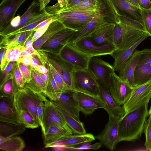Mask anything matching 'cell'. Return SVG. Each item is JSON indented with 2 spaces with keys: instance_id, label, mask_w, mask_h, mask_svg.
Returning <instances> with one entry per match:
<instances>
[{
  "instance_id": "10",
  "label": "cell",
  "mask_w": 151,
  "mask_h": 151,
  "mask_svg": "<svg viewBox=\"0 0 151 151\" xmlns=\"http://www.w3.org/2000/svg\"><path fill=\"white\" fill-rule=\"evenodd\" d=\"M88 69L95 75L99 84L109 91L110 75L115 72L112 65L98 57H93L90 61Z\"/></svg>"
},
{
  "instance_id": "49",
  "label": "cell",
  "mask_w": 151,
  "mask_h": 151,
  "mask_svg": "<svg viewBox=\"0 0 151 151\" xmlns=\"http://www.w3.org/2000/svg\"><path fill=\"white\" fill-rule=\"evenodd\" d=\"M44 106V102L42 101L39 104L37 109V118L41 127L42 126Z\"/></svg>"
},
{
  "instance_id": "56",
  "label": "cell",
  "mask_w": 151,
  "mask_h": 151,
  "mask_svg": "<svg viewBox=\"0 0 151 151\" xmlns=\"http://www.w3.org/2000/svg\"><path fill=\"white\" fill-rule=\"evenodd\" d=\"M23 56L31 58L34 57V55H35L32 51L27 48L24 47L23 49Z\"/></svg>"
},
{
  "instance_id": "53",
  "label": "cell",
  "mask_w": 151,
  "mask_h": 151,
  "mask_svg": "<svg viewBox=\"0 0 151 151\" xmlns=\"http://www.w3.org/2000/svg\"><path fill=\"white\" fill-rule=\"evenodd\" d=\"M140 9H151V1L150 0H137Z\"/></svg>"
},
{
  "instance_id": "40",
  "label": "cell",
  "mask_w": 151,
  "mask_h": 151,
  "mask_svg": "<svg viewBox=\"0 0 151 151\" xmlns=\"http://www.w3.org/2000/svg\"><path fill=\"white\" fill-rule=\"evenodd\" d=\"M17 65V62H10L4 71H1L0 75V88L9 79L14 78L13 70Z\"/></svg>"
},
{
  "instance_id": "44",
  "label": "cell",
  "mask_w": 151,
  "mask_h": 151,
  "mask_svg": "<svg viewBox=\"0 0 151 151\" xmlns=\"http://www.w3.org/2000/svg\"><path fill=\"white\" fill-rule=\"evenodd\" d=\"M17 65L22 75L25 84L32 79L31 66H27L20 62H17Z\"/></svg>"
},
{
  "instance_id": "24",
  "label": "cell",
  "mask_w": 151,
  "mask_h": 151,
  "mask_svg": "<svg viewBox=\"0 0 151 151\" xmlns=\"http://www.w3.org/2000/svg\"><path fill=\"white\" fill-rule=\"evenodd\" d=\"M40 0H34L26 11L20 17L18 26L14 28H5L0 31L2 37L25 26L32 19L39 14L40 12Z\"/></svg>"
},
{
  "instance_id": "58",
  "label": "cell",
  "mask_w": 151,
  "mask_h": 151,
  "mask_svg": "<svg viewBox=\"0 0 151 151\" xmlns=\"http://www.w3.org/2000/svg\"><path fill=\"white\" fill-rule=\"evenodd\" d=\"M37 71L43 73H46L48 72L49 70L46 66L40 65L38 66Z\"/></svg>"
},
{
  "instance_id": "23",
  "label": "cell",
  "mask_w": 151,
  "mask_h": 151,
  "mask_svg": "<svg viewBox=\"0 0 151 151\" xmlns=\"http://www.w3.org/2000/svg\"><path fill=\"white\" fill-rule=\"evenodd\" d=\"M140 54V51L135 50L132 56L119 71V77L133 88H134V74L138 62Z\"/></svg>"
},
{
  "instance_id": "48",
  "label": "cell",
  "mask_w": 151,
  "mask_h": 151,
  "mask_svg": "<svg viewBox=\"0 0 151 151\" xmlns=\"http://www.w3.org/2000/svg\"><path fill=\"white\" fill-rule=\"evenodd\" d=\"M90 142L85 143L80 147H74L75 150H97L101 147V144L100 142H96L93 144H90Z\"/></svg>"
},
{
  "instance_id": "29",
  "label": "cell",
  "mask_w": 151,
  "mask_h": 151,
  "mask_svg": "<svg viewBox=\"0 0 151 151\" xmlns=\"http://www.w3.org/2000/svg\"><path fill=\"white\" fill-rule=\"evenodd\" d=\"M151 81V66L137 64L133 76L134 88Z\"/></svg>"
},
{
  "instance_id": "32",
  "label": "cell",
  "mask_w": 151,
  "mask_h": 151,
  "mask_svg": "<svg viewBox=\"0 0 151 151\" xmlns=\"http://www.w3.org/2000/svg\"><path fill=\"white\" fill-rule=\"evenodd\" d=\"M35 32L32 30L18 33L7 38L1 37L2 38L0 47H6L19 45H21L24 47L25 42Z\"/></svg>"
},
{
  "instance_id": "43",
  "label": "cell",
  "mask_w": 151,
  "mask_h": 151,
  "mask_svg": "<svg viewBox=\"0 0 151 151\" xmlns=\"http://www.w3.org/2000/svg\"><path fill=\"white\" fill-rule=\"evenodd\" d=\"M143 20L146 32L151 37V9H141Z\"/></svg>"
},
{
  "instance_id": "18",
  "label": "cell",
  "mask_w": 151,
  "mask_h": 151,
  "mask_svg": "<svg viewBox=\"0 0 151 151\" xmlns=\"http://www.w3.org/2000/svg\"><path fill=\"white\" fill-rule=\"evenodd\" d=\"M26 0H2L0 4V31L10 23L18 9Z\"/></svg>"
},
{
  "instance_id": "17",
  "label": "cell",
  "mask_w": 151,
  "mask_h": 151,
  "mask_svg": "<svg viewBox=\"0 0 151 151\" xmlns=\"http://www.w3.org/2000/svg\"><path fill=\"white\" fill-rule=\"evenodd\" d=\"M111 0L115 6L119 17H123L138 22L144 25L141 10L139 7L126 0Z\"/></svg>"
},
{
  "instance_id": "54",
  "label": "cell",
  "mask_w": 151,
  "mask_h": 151,
  "mask_svg": "<svg viewBox=\"0 0 151 151\" xmlns=\"http://www.w3.org/2000/svg\"><path fill=\"white\" fill-rule=\"evenodd\" d=\"M40 61L34 57L32 58L31 66L37 70L38 66L41 64Z\"/></svg>"
},
{
  "instance_id": "57",
  "label": "cell",
  "mask_w": 151,
  "mask_h": 151,
  "mask_svg": "<svg viewBox=\"0 0 151 151\" xmlns=\"http://www.w3.org/2000/svg\"><path fill=\"white\" fill-rule=\"evenodd\" d=\"M83 0H68V4L65 8L72 7L80 3Z\"/></svg>"
},
{
  "instance_id": "26",
  "label": "cell",
  "mask_w": 151,
  "mask_h": 151,
  "mask_svg": "<svg viewBox=\"0 0 151 151\" xmlns=\"http://www.w3.org/2000/svg\"><path fill=\"white\" fill-rule=\"evenodd\" d=\"M99 85L100 96L105 104L104 109L109 116H114L124 114L125 111L123 106H122L117 104L110 95L109 91L106 90Z\"/></svg>"
},
{
  "instance_id": "31",
  "label": "cell",
  "mask_w": 151,
  "mask_h": 151,
  "mask_svg": "<svg viewBox=\"0 0 151 151\" xmlns=\"http://www.w3.org/2000/svg\"><path fill=\"white\" fill-rule=\"evenodd\" d=\"M56 106L58 111L66 124L71 129L73 133L75 134L86 133L83 123L80 121L77 120L70 114L58 106L56 105Z\"/></svg>"
},
{
  "instance_id": "46",
  "label": "cell",
  "mask_w": 151,
  "mask_h": 151,
  "mask_svg": "<svg viewBox=\"0 0 151 151\" xmlns=\"http://www.w3.org/2000/svg\"><path fill=\"white\" fill-rule=\"evenodd\" d=\"M14 78L18 88H22L24 87L25 83L23 76L17 65L13 70Z\"/></svg>"
},
{
  "instance_id": "5",
  "label": "cell",
  "mask_w": 151,
  "mask_h": 151,
  "mask_svg": "<svg viewBox=\"0 0 151 151\" xmlns=\"http://www.w3.org/2000/svg\"><path fill=\"white\" fill-rule=\"evenodd\" d=\"M37 55L51 64L63 77L67 86V91H73L72 73L74 68L70 64L63 60L56 53L41 50L37 51Z\"/></svg>"
},
{
  "instance_id": "3",
  "label": "cell",
  "mask_w": 151,
  "mask_h": 151,
  "mask_svg": "<svg viewBox=\"0 0 151 151\" xmlns=\"http://www.w3.org/2000/svg\"><path fill=\"white\" fill-rule=\"evenodd\" d=\"M14 98L15 107L19 114L21 111H28L39 123L37 109L40 103L42 101L44 102L47 99L44 95L36 93L28 88L24 87L18 88Z\"/></svg>"
},
{
  "instance_id": "21",
  "label": "cell",
  "mask_w": 151,
  "mask_h": 151,
  "mask_svg": "<svg viewBox=\"0 0 151 151\" xmlns=\"http://www.w3.org/2000/svg\"><path fill=\"white\" fill-rule=\"evenodd\" d=\"M115 25L114 22L106 21L97 27L88 37L93 43L97 45L106 44L112 45V32Z\"/></svg>"
},
{
  "instance_id": "50",
  "label": "cell",
  "mask_w": 151,
  "mask_h": 151,
  "mask_svg": "<svg viewBox=\"0 0 151 151\" xmlns=\"http://www.w3.org/2000/svg\"><path fill=\"white\" fill-rule=\"evenodd\" d=\"M55 19L53 17L49 18L41 22L32 30L35 31L43 28L49 25L51 22Z\"/></svg>"
},
{
  "instance_id": "12",
  "label": "cell",
  "mask_w": 151,
  "mask_h": 151,
  "mask_svg": "<svg viewBox=\"0 0 151 151\" xmlns=\"http://www.w3.org/2000/svg\"><path fill=\"white\" fill-rule=\"evenodd\" d=\"M128 84L123 81L115 72L110 75L109 92L116 103L123 106L127 101L133 90Z\"/></svg>"
},
{
  "instance_id": "8",
  "label": "cell",
  "mask_w": 151,
  "mask_h": 151,
  "mask_svg": "<svg viewBox=\"0 0 151 151\" xmlns=\"http://www.w3.org/2000/svg\"><path fill=\"white\" fill-rule=\"evenodd\" d=\"M151 98V81L133 88L129 99L123 105L124 115L148 104Z\"/></svg>"
},
{
  "instance_id": "42",
  "label": "cell",
  "mask_w": 151,
  "mask_h": 151,
  "mask_svg": "<svg viewBox=\"0 0 151 151\" xmlns=\"http://www.w3.org/2000/svg\"><path fill=\"white\" fill-rule=\"evenodd\" d=\"M18 88L14 78L8 80L0 88V91L11 97H14Z\"/></svg>"
},
{
  "instance_id": "55",
  "label": "cell",
  "mask_w": 151,
  "mask_h": 151,
  "mask_svg": "<svg viewBox=\"0 0 151 151\" xmlns=\"http://www.w3.org/2000/svg\"><path fill=\"white\" fill-rule=\"evenodd\" d=\"M32 58L23 56L19 62H20L27 66L31 65Z\"/></svg>"
},
{
  "instance_id": "39",
  "label": "cell",
  "mask_w": 151,
  "mask_h": 151,
  "mask_svg": "<svg viewBox=\"0 0 151 151\" xmlns=\"http://www.w3.org/2000/svg\"><path fill=\"white\" fill-rule=\"evenodd\" d=\"M19 116L21 123L23 124L26 128L33 129L38 127L40 126L39 123L28 111L25 110L20 111Z\"/></svg>"
},
{
  "instance_id": "25",
  "label": "cell",
  "mask_w": 151,
  "mask_h": 151,
  "mask_svg": "<svg viewBox=\"0 0 151 151\" xmlns=\"http://www.w3.org/2000/svg\"><path fill=\"white\" fill-rule=\"evenodd\" d=\"M148 37V35L144 36L134 45L127 48L122 50L116 49L114 51L111 56L114 60L112 65L115 71H119L132 56L136 48Z\"/></svg>"
},
{
  "instance_id": "4",
  "label": "cell",
  "mask_w": 151,
  "mask_h": 151,
  "mask_svg": "<svg viewBox=\"0 0 151 151\" xmlns=\"http://www.w3.org/2000/svg\"><path fill=\"white\" fill-rule=\"evenodd\" d=\"M72 81L73 90L100 96L99 84L89 69H74L72 73Z\"/></svg>"
},
{
  "instance_id": "36",
  "label": "cell",
  "mask_w": 151,
  "mask_h": 151,
  "mask_svg": "<svg viewBox=\"0 0 151 151\" xmlns=\"http://www.w3.org/2000/svg\"><path fill=\"white\" fill-rule=\"evenodd\" d=\"M96 10L81 16L68 23L65 26L76 32L78 31L93 19Z\"/></svg>"
},
{
  "instance_id": "16",
  "label": "cell",
  "mask_w": 151,
  "mask_h": 151,
  "mask_svg": "<svg viewBox=\"0 0 151 151\" xmlns=\"http://www.w3.org/2000/svg\"><path fill=\"white\" fill-rule=\"evenodd\" d=\"M70 28H66L55 34L42 46L40 50L58 53L67 43L75 32Z\"/></svg>"
},
{
  "instance_id": "30",
  "label": "cell",
  "mask_w": 151,
  "mask_h": 151,
  "mask_svg": "<svg viewBox=\"0 0 151 151\" xmlns=\"http://www.w3.org/2000/svg\"><path fill=\"white\" fill-rule=\"evenodd\" d=\"M6 47L7 50L5 58L0 63L1 71L4 70L10 62H19L23 57V49L24 47L21 45Z\"/></svg>"
},
{
  "instance_id": "45",
  "label": "cell",
  "mask_w": 151,
  "mask_h": 151,
  "mask_svg": "<svg viewBox=\"0 0 151 151\" xmlns=\"http://www.w3.org/2000/svg\"><path fill=\"white\" fill-rule=\"evenodd\" d=\"M138 64H144L151 66V49H145L140 51Z\"/></svg>"
},
{
  "instance_id": "47",
  "label": "cell",
  "mask_w": 151,
  "mask_h": 151,
  "mask_svg": "<svg viewBox=\"0 0 151 151\" xmlns=\"http://www.w3.org/2000/svg\"><path fill=\"white\" fill-rule=\"evenodd\" d=\"M71 7L88 8L102 10L99 7L95 0H83L78 4Z\"/></svg>"
},
{
  "instance_id": "34",
  "label": "cell",
  "mask_w": 151,
  "mask_h": 151,
  "mask_svg": "<svg viewBox=\"0 0 151 151\" xmlns=\"http://www.w3.org/2000/svg\"><path fill=\"white\" fill-rule=\"evenodd\" d=\"M53 17L52 15L49 14L45 11L43 10L40 13L29 22L25 26L18 30L1 37L7 38L22 32L32 30L41 22Z\"/></svg>"
},
{
  "instance_id": "1",
  "label": "cell",
  "mask_w": 151,
  "mask_h": 151,
  "mask_svg": "<svg viewBox=\"0 0 151 151\" xmlns=\"http://www.w3.org/2000/svg\"><path fill=\"white\" fill-rule=\"evenodd\" d=\"M148 104L124 115L119 124V142L134 141L141 137L145 122L149 116Z\"/></svg>"
},
{
  "instance_id": "37",
  "label": "cell",
  "mask_w": 151,
  "mask_h": 151,
  "mask_svg": "<svg viewBox=\"0 0 151 151\" xmlns=\"http://www.w3.org/2000/svg\"><path fill=\"white\" fill-rule=\"evenodd\" d=\"M32 79L28 83L25 84L24 87L27 88L34 92L46 95L45 87L41 79L31 66Z\"/></svg>"
},
{
  "instance_id": "61",
  "label": "cell",
  "mask_w": 151,
  "mask_h": 151,
  "mask_svg": "<svg viewBox=\"0 0 151 151\" xmlns=\"http://www.w3.org/2000/svg\"><path fill=\"white\" fill-rule=\"evenodd\" d=\"M149 111H150L151 112V106H150V107L149 110Z\"/></svg>"
},
{
  "instance_id": "60",
  "label": "cell",
  "mask_w": 151,
  "mask_h": 151,
  "mask_svg": "<svg viewBox=\"0 0 151 151\" xmlns=\"http://www.w3.org/2000/svg\"><path fill=\"white\" fill-rule=\"evenodd\" d=\"M103 0H95V1L99 7L102 10L104 8V5L103 3Z\"/></svg>"
},
{
  "instance_id": "51",
  "label": "cell",
  "mask_w": 151,
  "mask_h": 151,
  "mask_svg": "<svg viewBox=\"0 0 151 151\" xmlns=\"http://www.w3.org/2000/svg\"><path fill=\"white\" fill-rule=\"evenodd\" d=\"M34 70L43 82L46 89L49 83V78L48 73H43Z\"/></svg>"
},
{
  "instance_id": "14",
  "label": "cell",
  "mask_w": 151,
  "mask_h": 151,
  "mask_svg": "<svg viewBox=\"0 0 151 151\" xmlns=\"http://www.w3.org/2000/svg\"><path fill=\"white\" fill-rule=\"evenodd\" d=\"M69 134L58 139L54 142L45 145V148L52 147L56 150H69V148L85 143L91 142L95 139L91 133Z\"/></svg>"
},
{
  "instance_id": "22",
  "label": "cell",
  "mask_w": 151,
  "mask_h": 151,
  "mask_svg": "<svg viewBox=\"0 0 151 151\" xmlns=\"http://www.w3.org/2000/svg\"><path fill=\"white\" fill-rule=\"evenodd\" d=\"M97 9L88 8H60L52 15L55 19L60 21L65 26L70 21L81 16L95 11Z\"/></svg>"
},
{
  "instance_id": "19",
  "label": "cell",
  "mask_w": 151,
  "mask_h": 151,
  "mask_svg": "<svg viewBox=\"0 0 151 151\" xmlns=\"http://www.w3.org/2000/svg\"><path fill=\"white\" fill-rule=\"evenodd\" d=\"M102 11L97 9L93 19L79 30L75 32L68 42L72 43L79 39L88 37L97 27L106 22V15Z\"/></svg>"
},
{
  "instance_id": "6",
  "label": "cell",
  "mask_w": 151,
  "mask_h": 151,
  "mask_svg": "<svg viewBox=\"0 0 151 151\" xmlns=\"http://www.w3.org/2000/svg\"><path fill=\"white\" fill-rule=\"evenodd\" d=\"M124 114L116 116H109V120L104 129L95 138L102 145L109 150L113 151L119 142L118 138V129L119 122Z\"/></svg>"
},
{
  "instance_id": "27",
  "label": "cell",
  "mask_w": 151,
  "mask_h": 151,
  "mask_svg": "<svg viewBox=\"0 0 151 151\" xmlns=\"http://www.w3.org/2000/svg\"><path fill=\"white\" fill-rule=\"evenodd\" d=\"M67 27L57 19L53 20L41 37L33 42L34 48L37 51L40 50L42 45L55 34Z\"/></svg>"
},
{
  "instance_id": "59",
  "label": "cell",
  "mask_w": 151,
  "mask_h": 151,
  "mask_svg": "<svg viewBox=\"0 0 151 151\" xmlns=\"http://www.w3.org/2000/svg\"><path fill=\"white\" fill-rule=\"evenodd\" d=\"M61 9L66 8L68 3V0H57Z\"/></svg>"
},
{
  "instance_id": "11",
  "label": "cell",
  "mask_w": 151,
  "mask_h": 151,
  "mask_svg": "<svg viewBox=\"0 0 151 151\" xmlns=\"http://www.w3.org/2000/svg\"><path fill=\"white\" fill-rule=\"evenodd\" d=\"M73 91V97L77 101L80 112L85 115H91L96 109L105 108V104L100 96L78 91Z\"/></svg>"
},
{
  "instance_id": "9",
  "label": "cell",
  "mask_w": 151,
  "mask_h": 151,
  "mask_svg": "<svg viewBox=\"0 0 151 151\" xmlns=\"http://www.w3.org/2000/svg\"><path fill=\"white\" fill-rule=\"evenodd\" d=\"M44 103V114L41 127L42 135L52 125L57 126L73 134L72 130L66 124L53 102L47 99Z\"/></svg>"
},
{
  "instance_id": "28",
  "label": "cell",
  "mask_w": 151,
  "mask_h": 151,
  "mask_svg": "<svg viewBox=\"0 0 151 151\" xmlns=\"http://www.w3.org/2000/svg\"><path fill=\"white\" fill-rule=\"evenodd\" d=\"M25 147L23 139L14 136L6 138L0 136V149L6 151H21Z\"/></svg>"
},
{
  "instance_id": "33",
  "label": "cell",
  "mask_w": 151,
  "mask_h": 151,
  "mask_svg": "<svg viewBox=\"0 0 151 151\" xmlns=\"http://www.w3.org/2000/svg\"><path fill=\"white\" fill-rule=\"evenodd\" d=\"M0 136L8 138L15 136L23 133L26 130L22 124L18 125L0 121Z\"/></svg>"
},
{
  "instance_id": "52",
  "label": "cell",
  "mask_w": 151,
  "mask_h": 151,
  "mask_svg": "<svg viewBox=\"0 0 151 151\" xmlns=\"http://www.w3.org/2000/svg\"><path fill=\"white\" fill-rule=\"evenodd\" d=\"M49 26V25L43 28L37 30L35 32L33 35L32 39L33 43L41 37L46 30Z\"/></svg>"
},
{
  "instance_id": "15",
  "label": "cell",
  "mask_w": 151,
  "mask_h": 151,
  "mask_svg": "<svg viewBox=\"0 0 151 151\" xmlns=\"http://www.w3.org/2000/svg\"><path fill=\"white\" fill-rule=\"evenodd\" d=\"M0 121L16 124H22L19 114L16 110L14 97H11L0 91Z\"/></svg>"
},
{
  "instance_id": "7",
  "label": "cell",
  "mask_w": 151,
  "mask_h": 151,
  "mask_svg": "<svg viewBox=\"0 0 151 151\" xmlns=\"http://www.w3.org/2000/svg\"><path fill=\"white\" fill-rule=\"evenodd\" d=\"M56 54L72 65L74 70L88 69L90 61L93 57L81 51L72 44L68 42Z\"/></svg>"
},
{
  "instance_id": "41",
  "label": "cell",
  "mask_w": 151,
  "mask_h": 151,
  "mask_svg": "<svg viewBox=\"0 0 151 151\" xmlns=\"http://www.w3.org/2000/svg\"><path fill=\"white\" fill-rule=\"evenodd\" d=\"M149 116L145 122L143 132L145 137V146L147 150L151 151V112L149 111Z\"/></svg>"
},
{
  "instance_id": "13",
  "label": "cell",
  "mask_w": 151,
  "mask_h": 151,
  "mask_svg": "<svg viewBox=\"0 0 151 151\" xmlns=\"http://www.w3.org/2000/svg\"><path fill=\"white\" fill-rule=\"evenodd\" d=\"M71 44L81 51L93 57L111 55L116 50L113 45L110 44L96 45L88 37L83 38Z\"/></svg>"
},
{
  "instance_id": "38",
  "label": "cell",
  "mask_w": 151,
  "mask_h": 151,
  "mask_svg": "<svg viewBox=\"0 0 151 151\" xmlns=\"http://www.w3.org/2000/svg\"><path fill=\"white\" fill-rule=\"evenodd\" d=\"M49 70L48 74L49 83L46 88L45 96L52 101H55L59 98L62 92L58 88L48 66L45 65Z\"/></svg>"
},
{
  "instance_id": "35",
  "label": "cell",
  "mask_w": 151,
  "mask_h": 151,
  "mask_svg": "<svg viewBox=\"0 0 151 151\" xmlns=\"http://www.w3.org/2000/svg\"><path fill=\"white\" fill-rule=\"evenodd\" d=\"M69 134H72L57 126L52 125L46 132L42 135L44 144L45 145L50 144Z\"/></svg>"
},
{
  "instance_id": "2",
  "label": "cell",
  "mask_w": 151,
  "mask_h": 151,
  "mask_svg": "<svg viewBox=\"0 0 151 151\" xmlns=\"http://www.w3.org/2000/svg\"><path fill=\"white\" fill-rule=\"evenodd\" d=\"M147 35H149L146 32L120 21L115 23L112 32V44L116 49H124L131 47Z\"/></svg>"
},
{
  "instance_id": "20",
  "label": "cell",
  "mask_w": 151,
  "mask_h": 151,
  "mask_svg": "<svg viewBox=\"0 0 151 151\" xmlns=\"http://www.w3.org/2000/svg\"><path fill=\"white\" fill-rule=\"evenodd\" d=\"M73 91L62 92L59 99L52 101L57 106L70 114L78 121L80 112L78 104L73 96Z\"/></svg>"
}]
</instances>
